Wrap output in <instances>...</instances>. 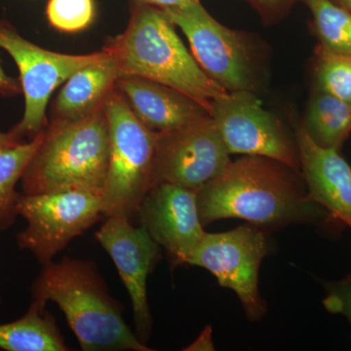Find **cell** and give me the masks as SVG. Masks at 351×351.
<instances>
[{
  "label": "cell",
  "instance_id": "1",
  "mask_svg": "<svg viewBox=\"0 0 351 351\" xmlns=\"http://www.w3.org/2000/svg\"><path fill=\"white\" fill-rule=\"evenodd\" d=\"M285 164L244 156L197 191L203 226L221 219H242L253 225H282L311 219L313 202L298 175Z\"/></svg>",
  "mask_w": 351,
  "mask_h": 351
},
{
  "label": "cell",
  "instance_id": "2",
  "mask_svg": "<svg viewBox=\"0 0 351 351\" xmlns=\"http://www.w3.org/2000/svg\"><path fill=\"white\" fill-rule=\"evenodd\" d=\"M43 265L32 286V302L43 308L57 304L82 350H152L126 324L121 304L108 293L93 262L64 257Z\"/></svg>",
  "mask_w": 351,
  "mask_h": 351
},
{
  "label": "cell",
  "instance_id": "3",
  "mask_svg": "<svg viewBox=\"0 0 351 351\" xmlns=\"http://www.w3.org/2000/svg\"><path fill=\"white\" fill-rule=\"evenodd\" d=\"M105 50L117 61L120 76H138L173 88L209 113L213 101L228 93L200 68L158 7L133 4L125 32Z\"/></svg>",
  "mask_w": 351,
  "mask_h": 351
},
{
  "label": "cell",
  "instance_id": "4",
  "mask_svg": "<svg viewBox=\"0 0 351 351\" xmlns=\"http://www.w3.org/2000/svg\"><path fill=\"white\" fill-rule=\"evenodd\" d=\"M110 161L105 106L71 120H53L22 180L27 195L80 191L103 196Z\"/></svg>",
  "mask_w": 351,
  "mask_h": 351
},
{
  "label": "cell",
  "instance_id": "5",
  "mask_svg": "<svg viewBox=\"0 0 351 351\" xmlns=\"http://www.w3.org/2000/svg\"><path fill=\"white\" fill-rule=\"evenodd\" d=\"M110 130V161L103 191L104 216L132 221L152 189L156 133L132 112L115 88L105 103Z\"/></svg>",
  "mask_w": 351,
  "mask_h": 351
},
{
  "label": "cell",
  "instance_id": "6",
  "mask_svg": "<svg viewBox=\"0 0 351 351\" xmlns=\"http://www.w3.org/2000/svg\"><path fill=\"white\" fill-rule=\"evenodd\" d=\"M17 212L27 221L25 230L18 233V247L31 252L44 265L104 216L103 196L80 191L23 193Z\"/></svg>",
  "mask_w": 351,
  "mask_h": 351
},
{
  "label": "cell",
  "instance_id": "7",
  "mask_svg": "<svg viewBox=\"0 0 351 351\" xmlns=\"http://www.w3.org/2000/svg\"><path fill=\"white\" fill-rule=\"evenodd\" d=\"M0 48L5 50L20 71L25 112L9 133L18 140H32L45 129L46 108L54 90L69 76L106 56L105 50L89 55H66L39 47L21 36L13 25L0 21Z\"/></svg>",
  "mask_w": 351,
  "mask_h": 351
},
{
  "label": "cell",
  "instance_id": "8",
  "mask_svg": "<svg viewBox=\"0 0 351 351\" xmlns=\"http://www.w3.org/2000/svg\"><path fill=\"white\" fill-rule=\"evenodd\" d=\"M232 162L211 115L156 133L152 189L170 184L197 193Z\"/></svg>",
  "mask_w": 351,
  "mask_h": 351
},
{
  "label": "cell",
  "instance_id": "9",
  "mask_svg": "<svg viewBox=\"0 0 351 351\" xmlns=\"http://www.w3.org/2000/svg\"><path fill=\"white\" fill-rule=\"evenodd\" d=\"M163 10L184 32L193 56L212 80L228 92L253 91V62L240 32L215 20L200 1Z\"/></svg>",
  "mask_w": 351,
  "mask_h": 351
},
{
  "label": "cell",
  "instance_id": "10",
  "mask_svg": "<svg viewBox=\"0 0 351 351\" xmlns=\"http://www.w3.org/2000/svg\"><path fill=\"white\" fill-rule=\"evenodd\" d=\"M210 115L230 154L267 157L301 171L297 140L253 91L228 92L213 101Z\"/></svg>",
  "mask_w": 351,
  "mask_h": 351
},
{
  "label": "cell",
  "instance_id": "11",
  "mask_svg": "<svg viewBox=\"0 0 351 351\" xmlns=\"http://www.w3.org/2000/svg\"><path fill=\"white\" fill-rule=\"evenodd\" d=\"M267 253L265 234L255 226L244 225L230 232H205L186 263L207 269L219 285L234 291L247 316L258 320L265 313L258 271Z\"/></svg>",
  "mask_w": 351,
  "mask_h": 351
},
{
  "label": "cell",
  "instance_id": "12",
  "mask_svg": "<svg viewBox=\"0 0 351 351\" xmlns=\"http://www.w3.org/2000/svg\"><path fill=\"white\" fill-rule=\"evenodd\" d=\"M96 239L119 270L130 297L138 332L147 337L152 328L147 278L160 257V246L143 226L136 228L121 217H108Z\"/></svg>",
  "mask_w": 351,
  "mask_h": 351
},
{
  "label": "cell",
  "instance_id": "13",
  "mask_svg": "<svg viewBox=\"0 0 351 351\" xmlns=\"http://www.w3.org/2000/svg\"><path fill=\"white\" fill-rule=\"evenodd\" d=\"M137 217L141 226L165 249L174 265L188 263L205 234L197 193L174 184H157L149 189Z\"/></svg>",
  "mask_w": 351,
  "mask_h": 351
},
{
  "label": "cell",
  "instance_id": "14",
  "mask_svg": "<svg viewBox=\"0 0 351 351\" xmlns=\"http://www.w3.org/2000/svg\"><path fill=\"white\" fill-rule=\"evenodd\" d=\"M295 140L309 197L351 230L350 164L339 151L315 144L302 126L298 129Z\"/></svg>",
  "mask_w": 351,
  "mask_h": 351
},
{
  "label": "cell",
  "instance_id": "15",
  "mask_svg": "<svg viewBox=\"0 0 351 351\" xmlns=\"http://www.w3.org/2000/svg\"><path fill=\"white\" fill-rule=\"evenodd\" d=\"M117 89L138 119L156 133L174 130L210 115L186 95L145 78L120 76Z\"/></svg>",
  "mask_w": 351,
  "mask_h": 351
},
{
  "label": "cell",
  "instance_id": "16",
  "mask_svg": "<svg viewBox=\"0 0 351 351\" xmlns=\"http://www.w3.org/2000/svg\"><path fill=\"white\" fill-rule=\"evenodd\" d=\"M105 52L100 61L75 71L64 82L55 101L53 120L80 119L105 106L120 77L117 61Z\"/></svg>",
  "mask_w": 351,
  "mask_h": 351
},
{
  "label": "cell",
  "instance_id": "17",
  "mask_svg": "<svg viewBox=\"0 0 351 351\" xmlns=\"http://www.w3.org/2000/svg\"><path fill=\"white\" fill-rule=\"evenodd\" d=\"M0 348L6 351L69 350L55 318L34 302L19 319L0 324Z\"/></svg>",
  "mask_w": 351,
  "mask_h": 351
},
{
  "label": "cell",
  "instance_id": "18",
  "mask_svg": "<svg viewBox=\"0 0 351 351\" xmlns=\"http://www.w3.org/2000/svg\"><path fill=\"white\" fill-rule=\"evenodd\" d=\"M302 126L315 144L339 151L351 133V104L316 87Z\"/></svg>",
  "mask_w": 351,
  "mask_h": 351
},
{
  "label": "cell",
  "instance_id": "19",
  "mask_svg": "<svg viewBox=\"0 0 351 351\" xmlns=\"http://www.w3.org/2000/svg\"><path fill=\"white\" fill-rule=\"evenodd\" d=\"M43 131L29 142L0 152V232L9 230L19 217L17 202L21 193L16 191V186L38 151Z\"/></svg>",
  "mask_w": 351,
  "mask_h": 351
},
{
  "label": "cell",
  "instance_id": "20",
  "mask_svg": "<svg viewBox=\"0 0 351 351\" xmlns=\"http://www.w3.org/2000/svg\"><path fill=\"white\" fill-rule=\"evenodd\" d=\"M308 7L319 44L351 55V14L331 0H302Z\"/></svg>",
  "mask_w": 351,
  "mask_h": 351
},
{
  "label": "cell",
  "instance_id": "21",
  "mask_svg": "<svg viewBox=\"0 0 351 351\" xmlns=\"http://www.w3.org/2000/svg\"><path fill=\"white\" fill-rule=\"evenodd\" d=\"M317 88L351 104V55L334 52L318 44L314 51Z\"/></svg>",
  "mask_w": 351,
  "mask_h": 351
},
{
  "label": "cell",
  "instance_id": "22",
  "mask_svg": "<svg viewBox=\"0 0 351 351\" xmlns=\"http://www.w3.org/2000/svg\"><path fill=\"white\" fill-rule=\"evenodd\" d=\"M46 14L50 24L59 31H83L93 22L94 0H49Z\"/></svg>",
  "mask_w": 351,
  "mask_h": 351
},
{
  "label": "cell",
  "instance_id": "23",
  "mask_svg": "<svg viewBox=\"0 0 351 351\" xmlns=\"http://www.w3.org/2000/svg\"><path fill=\"white\" fill-rule=\"evenodd\" d=\"M326 311L334 314H341L348 320L351 326V282L343 280L330 291L323 300Z\"/></svg>",
  "mask_w": 351,
  "mask_h": 351
},
{
  "label": "cell",
  "instance_id": "24",
  "mask_svg": "<svg viewBox=\"0 0 351 351\" xmlns=\"http://www.w3.org/2000/svg\"><path fill=\"white\" fill-rule=\"evenodd\" d=\"M265 21L282 17L290 10L295 0H246Z\"/></svg>",
  "mask_w": 351,
  "mask_h": 351
},
{
  "label": "cell",
  "instance_id": "25",
  "mask_svg": "<svg viewBox=\"0 0 351 351\" xmlns=\"http://www.w3.org/2000/svg\"><path fill=\"white\" fill-rule=\"evenodd\" d=\"M22 91L21 83L7 75L0 63V96L14 97Z\"/></svg>",
  "mask_w": 351,
  "mask_h": 351
},
{
  "label": "cell",
  "instance_id": "26",
  "mask_svg": "<svg viewBox=\"0 0 351 351\" xmlns=\"http://www.w3.org/2000/svg\"><path fill=\"white\" fill-rule=\"evenodd\" d=\"M214 343L212 341V328L211 326H207L201 332L199 337L189 346L188 348H184V350H214Z\"/></svg>",
  "mask_w": 351,
  "mask_h": 351
},
{
  "label": "cell",
  "instance_id": "27",
  "mask_svg": "<svg viewBox=\"0 0 351 351\" xmlns=\"http://www.w3.org/2000/svg\"><path fill=\"white\" fill-rule=\"evenodd\" d=\"M131 1H133V4H143V5H151L158 7V8L161 9H168L189 5V4L200 1V0H131Z\"/></svg>",
  "mask_w": 351,
  "mask_h": 351
},
{
  "label": "cell",
  "instance_id": "28",
  "mask_svg": "<svg viewBox=\"0 0 351 351\" xmlns=\"http://www.w3.org/2000/svg\"><path fill=\"white\" fill-rule=\"evenodd\" d=\"M23 142H25V141L18 140L17 138L14 137L12 134L9 133V132L8 133L0 132V152Z\"/></svg>",
  "mask_w": 351,
  "mask_h": 351
},
{
  "label": "cell",
  "instance_id": "29",
  "mask_svg": "<svg viewBox=\"0 0 351 351\" xmlns=\"http://www.w3.org/2000/svg\"><path fill=\"white\" fill-rule=\"evenodd\" d=\"M331 1L351 14V0H331Z\"/></svg>",
  "mask_w": 351,
  "mask_h": 351
},
{
  "label": "cell",
  "instance_id": "30",
  "mask_svg": "<svg viewBox=\"0 0 351 351\" xmlns=\"http://www.w3.org/2000/svg\"><path fill=\"white\" fill-rule=\"evenodd\" d=\"M346 280L350 281V282H351V274H350V276L346 277Z\"/></svg>",
  "mask_w": 351,
  "mask_h": 351
},
{
  "label": "cell",
  "instance_id": "31",
  "mask_svg": "<svg viewBox=\"0 0 351 351\" xmlns=\"http://www.w3.org/2000/svg\"><path fill=\"white\" fill-rule=\"evenodd\" d=\"M0 306H1V299H0Z\"/></svg>",
  "mask_w": 351,
  "mask_h": 351
}]
</instances>
